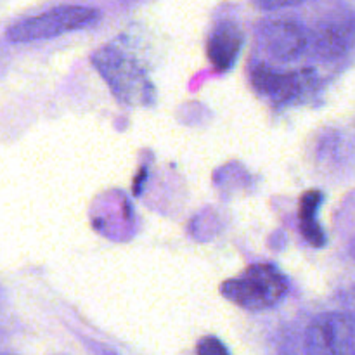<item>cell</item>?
I'll list each match as a JSON object with an SVG mask.
<instances>
[{"instance_id":"cell-1","label":"cell","mask_w":355,"mask_h":355,"mask_svg":"<svg viewBox=\"0 0 355 355\" xmlns=\"http://www.w3.org/2000/svg\"><path fill=\"white\" fill-rule=\"evenodd\" d=\"M92 64L120 103L127 106L155 104V85L142 66L127 52L106 45L92 55Z\"/></svg>"},{"instance_id":"cell-2","label":"cell","mask_w":355,"mask_h":355,"mask_svg":"<svg viewBox=\"0 0 355 355\" xmlns=\"http://www.w3.org/2000/svg\"><path fill=\"white\" fill-rule=\"evenodd\" d=\"M220 293L246 311H266L286 297L288 281L277 267L270 263H255L239 277L225 281Z\"/></svg>"},{"instance_id":"cell-3","label":"cell","mask_w":355,"mask_h":355,"mask_svg":"<svg viewBox=\"0 0 355 355\" xmlns=\"http://www.w3.org/2000/svg\"><path fill=\"white\" fill-rule=\"evenodd\" d=\"M97 19H99V12L90 7H55V9L38 14V16L17 21L7 30V38L10 42L45 40V38H54L62 33H68V31L90 26Z\"/></svg>"},{"instance_id":"cell-4","label":"cell","mask_w":355,"mask_h":355,"mask_svg":"<svg viewBox=\"0 0 355 355\" xmlns=\"http://www.w3.org/2000/svg\"><path fill=\"white\" fill-rule=\"evenodd\" d=\"M305 355H355L352 318L340 312L315 318L305 333Z\"/></svg>"},{"instance_id":"cell-5","label":"cell","mask_w":355,"mask_h":355,"mask_svg":"<svg viewBox=\"0 0 355 355\" xmlns=\"http://www.w3.org/2000/svg\"><path fill=\"white\" fill-rule=\"evenodd\" d=\"M257 44L274 61L291 62L304 54L309 37L305 28L295 21L272 19L263 21L257 28Z\"/></svg>"},{"instance_id":"cell-6","label":"cell","mask_w":355,"mask_h":355,"mask_svg":"<svg viewBox=\"0 0 355 355\" xmlns=\"http://www.w3.org/2000/svg\"><path fill=\"white\" fill-rule=\"evenodd\" d=\"M304 73L277 71L270 66L255 64L250 71L253 89L272 104H286L297 99L304 90Z\"/></svg>"},{"instance_id":"cell-7","label":"cell","mask_w":355,"mask_h":355,"mask_svg":"<svg viewBox=\"0 0 355 355\" xmlns=\"http://www.w3.org/2000/svg\"><path fill=\"white\" fill-rule=\"evenodd\" d=\"M243 45H245V35L238 24L232 21L218 23L211 30L207 42V54L211 66L222 73L232 69L241 54Z\"/></svg>"},{"instance_id":"cell-8","label":"cell","mask_w":355,"mask_h":355,"mask_svg":"<svg viewBox=\"0 0 355 355\" xmlns=\"http://www.w3.org/2000/svg\"><path fill=\"white\" fill-rule=\"evenodd\" d=\"M322 193L318 189H312L309 193H305L302 196L300 201V211H298V217H300V231L304 234V238L311 243L315 248H321L326 245V236L322 227L319 225L318 220V211L319 207L322 203Z\"/></svg>"},{"instance_id":"cell-9","label":"cell","mask_w":355,"mask_h":355,"mask_svg":"<svg viewBox=\"0 0 355 355\" xmlns=\"http://www.w3.org/2000/svg\"><path fill=\"white\" fill-rule=\"evenodd\" d=\"M198 355H229V352L220 340L208 336V338L201 340L198 345Z\"/></svg>"},{"instance_id":"cell-10","label":"cell","mask_w":355,"mask_h":355,"mask_svg":"<svg viewBox=\"0 0 355 355\" xmlns=\"http://www.w3.org/2000/svg\"><path fill=\"white\" fill-rule=\"evenodd\" d=\"M257 6L262 7V9L274 10V9H283V7H291L297 6V3L304 2V0H255Z\"/></svg>"}]
</instances>
